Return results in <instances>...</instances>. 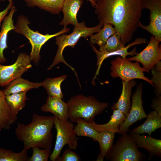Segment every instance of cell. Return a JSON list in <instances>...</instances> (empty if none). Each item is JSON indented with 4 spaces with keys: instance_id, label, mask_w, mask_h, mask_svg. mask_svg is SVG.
Returning a JSON list of instances; mask_svg holds the SVG:
<instances>
[{
    "instance_id": "6da1fadb",
    "label": "cell",
    "mask_w": 161,
    "mask_h": 161,
    "mask_svg": "<svg viewBox=\"0 0 161 161\" xmlns=\"http://www.w3.org/2000/svg\"><path fill=\"white\" fill-rule=\"evenodd\" d=\"M143 0H96L95 12L99 23L110 24L125 44L132 39L141 18Z\"/></svg>"
},
{
    "instance_id": "7a4b0ae2",
    "label": "cell",
    "mask_w": 161,
    "mask_h": 161,
    "mask_svg": "<svg viewBox=\"0 0 161 161\" xmlns=\"http://www.w3.org/2000/svg\"><path fill=\"white\" fill-rule=\"evenodd\" d=\"M55 117L33 114L31 122L24 125L19 122L15 130L17 139L23 142L24 148L28 150L36 147L51 150Z\"/></svg>"
},
{
    "instance_id": "3957f363",
    "label": "cell",
    "mask_w": 161,
    "mask_h": 161,
    "mask_svg": "<svg viewBox=\"0 0 161 161\" xmlns=\"http://www.w3.org/2000/svg\"><path fill=\"white\" fill-rule=\"evenodd\" d=\"M69 121L76 123L78 118H82L91 123L96 116L101 114L109 106L108 103L99 102L92 96H86L78 95L71 97L67 103Z\"/></svg>"
},
{
    "instance_id": "277c9868",
    "label": "cell",
    "mask_w": 161,
    "mask_h": 161,
    "mask_svg": "<svg viewBox=\"0 0 161 161\" xmlns=\"http://www.w3.org/2000/svg\"><path fill=\"white\" fill-rule=\"evenodd\" d=\"M30 24L27 16L19 15L17 17L14 30L16 32L23 35L29 40L32 46L30 59L34 64L37 66L41 58L40 50L43 45L50 39L68 32L69 29L64 27L61 30L55 34L43 35L30 29L28 26Z\"/></svg>"
},
{
    "instance_id": "5b68a950",
    "label": "cell",
    "mask_w": 161,
    "mask_h": 161,
    "mask_svg": "<svg viewBox=\"0 0 161 161\" xmlns=\"http://www.w3.org/2000/svg\"><path fill=\"white\" fill-rule=\"evenodd\" d=\"M100 24L93 27H87L84 21L78 23L75 26L72 32L69 35L62 34L56 36L55 44L58 46L56 55L51 65L47 70L52 69L55 66L61 62L65 64L70 68L77 76L73 67L69 65L64 60L63 52L64 48L67 46L74 48L80 39L82 37L87 38L93 33L98 32L103 27Z\"/></svg>"
},
{
    "instance_id": "8992f818",
    "label": "cell",
    "mask_w": 161,
    "mask_h": 161,
    "mask_svg": "<svg viewBox=\"0 0 161 161\" xmlns=\"http://www.w3.org/2000/svg\"><path fill=\"white\" fill-rule=\"evenodd\" d=\"M105 157L111 161H141L145 156L138 149L132 136L126 133L113 145Z\"/></svg>"
},
{
    "instance_id": "52a82bcc",
    "label": "cell",
    "mask_w": 161,
    "mask_h": 161,
    "mask_svg": "<svg viewBox=\"0 0 161 161\" xmlns=\"http://www.w3.org/2000/svg\"><path fill=\"white\" fill-rule=\"evenodd\" d=\"M54 116V125L57 134L55 147L49 156L51 161L56 160L66 145H68L70 148L73 150L77 148L78 145V138L75 133L72 123L69 120H61Z\"/></svg>"
},
{
    "instance_id": "ba28073f",
    "label": "cell",
    "mask_w": 161,
    "mask_h": 161,
    "mask_svg": "<svg viewBox=\"0 0 161 161\" xmlns=\"http://www.w3.org/2000/svg\"><path fill=\"white\" fill-rule=\"evenodd\" d=\"M110 75L113 78H120L122 81H129L135 79L143 80L153 86L151 79L146 77L144 72H146L140 66V62L133 63L126 57L123 58L118 56L111 62Z\"/></svg>"
},
{
    "instance_id": "9c48e42d",
    "label": "cell",
    "mask_w": 161,
    "mask_h": 161,
    "mask_svg": "<svg viewBox=\"0 0 161 161\" xmlns=\"http://www.w3.org/2000/svg\"><path fill=\"white\" fill-rule=\"evenodd\" d=\"M31 61L29 56L22 52L12 64L6 66L0 64V86H6L13 80L21 77L32 68Z\"/></svg>"
},
{
    "instance_id": "30bf717a",
    "label": "cell",
    "mask_w": 161,
    "mask_h": 161,
    "mask_svg": "<svg viewBox=\"0 0 161 161\" xmlns=\"http://www.w3.org/2000/svg\"><path fill=\"white\" fill-rule=\"evenodd\" d=\"M143 88V85L141 82L137 86L136 91L132 96L129 112L120 126L119 134H123L127 133L129 127L132 124L147 117L142 100Z\"/></svg>"
},
{
    "instance_id": "8fae6325",
    "label": "cell",
    "mask_w": 161,
    "mask_h": 161,
    "mask_svg": "<svg viewBox=\"0 0 161 161\" xmlns=\"http://www.w3.org/2000/svg\"><path fill=\"white\" fill-rule=\"evenodd\" d=\"M160 42L152 36L146 47L141 52L128 59L141 63L143 66L142 67L146 72H149L156 64L161 61V45Z\"/></svg>"
},
{
    "instance_id": "7c38bea8",
    "label": "cell",
    "mask_w": 161,
    "mask_h": 161,
    "mask_svg": "<svg viewBox=\"0 0 161 161\" xmlns=\"http://www.w3.org/2000/svg\"><path fill=\"white\" fill-rule=\"evenodd\" d=\"M143 9L150 11L149 24L143 25L139 22L138 27H140L151 33L159 41H161V0H143Z\"/></svg>"
},
{
    "instance_id": "4fadbf2b",
    "label": "cell",
    "mask_w": 161,
    "mask_h": 161,
    "mask_svg": "<svg viewBox=\"0 0 161 161\" xmlns=\"http://www.w3.org/2000/svg\"><path fill=\"white\" fill-rule=\"evenodd\" d=\"M148 42V41L146 39L137 37L134 42L129 44L127 46L119 50L109 52L99 51L93 45L90 44L93 50L97 55V66L98 68L96 71V75L98 73L102 64L106 58L114 55H118L123 58H124L129 55L132 56L136 55L138 53L136 51L137 49L136 47H134L130 52H128V49L132 46L139 44H146Z\"/></svg>"
},
{
    "instance_id": "5bb4252c",
    "label": "cell",
    "mask_w": 161,
    "mask_h": 161,
    "mask_svg": "<svg viewBox=\"0 0 161 161\" xmlns=\"http://www.w3.org/2000/svg\"><path fill=\"white\" fill-rule=\"evenodd\" d=\"M41 110L52 113L61 120H69L68 104L62 98L48 96Z\"/></svg>"
},
{
    "instance_id": "9a60e30c",
    "label": "cell",
    "mask_w": 161,
    "mask_h": 161,
    "mask_svg": "<svg viewBox=\"0 0 161 161\" xmlns=\"http://www.w3.org/2000/svg\"><path fill=\"white\" fill-rule=\"evenodd\" d=\"M83 2V0H64L62 10L63 18L59 25L64 27L69 24L76 25L78 23L77 14Z\"/></svg>"
},
{
    "instance_id": "2e32d148",
    "label": "cell",
    "mask_w": 161,
    "mask_h": 161,
    "mask_svg": "<svg viewBox=\"0 0 161 161\" xmlns=\"http://www.w3.org/2000/svg\"><path fill=\"white\" fill-rule=\"evenodd\" d=\"M122 90L118 100L111 107L113 110L117 109L126 116L128 115L131 106V97L132 88L137 83L134 79L129 81H122Z\"/></svg>"
},
{
    "instance_id": "e0dca14e",
    "label": "cell",
    "mask_w": 161,
    "mask_h": 161,
    "mask_svg": "<svg viewBox=\"0 0 161 161\" xmlns=\"http://www.w3.org/2000/svg\"><path fill=\"white\" fill-rule=\"evenodd\" d=\"M138 148L145 149L152 156L161 157V140L151 136L130 133Z\"/></svg>"
},
{
    "instance_id": "ac0fdd59",
    "label": "cell",
    "mask_w": 161,
    "mask_h": 161,
    "mask_svg": "<svg viewBox=\"0 0 161 161\" xmlns=\"http://www.w3.org/2000/svg\"><path fill=\"white\" fill-rule=\"evenodd\" d=\"M16 10V7L13 6L8 15L3 20L0 32V64H3L6 62V59L4 55V50L8 48L7 44V35L9 32L15 29L13 17Z\"/></svg>"
},
{
    "instance_id": "d6986e66",
    "label": "cell",
    "mask_w": 161,
    "mask_h": 161,
    "mask_svg": "<svg viewBox=\"0 0 161 161\" xmlns=\"http://www.w3.org/2000/svg\"><path fill=\"white\" fill-rule=\"evenodd\" d=\"M113 111V114L108 123L102 124H96L95 122L90 123L93 128L99 132L109 131L119 133L120 126L125 120L126 116L118 109Z\"/></svg>"
},
{
    "instance_id": "ffe728a7",
    "label": "cell",
    "mask_w": 161,
    "mask_h": 161,
    "mask_svg": "<svg viewBox=\"0 0 161 161\" xmlns=\"http://www.w3.org/2000/svg\"><path fill=\"white\" fill-rule=\"evenodd\" d=\"M17 119V115L12 112L6 102L5 95L0 89V131L9 129Z\"/></svg>"
},
{
    "instance_id": "44dd1931",
    "label": "cell",
    "mask_w": 161,
    "mask_h": 161,
    "mask_svg": "<svg viewBox=\"0 0 161 161\" xmlns=\"http://www.w3.org/2000/svg\"><path fill=\"white\" fill-rule=\"evenodd\" d=\"M42 86L41 82H33L20 77L12 81L2 91L5 95L20 92H27L32 89Z\"/></svg>"
},
{
    "instance_id": "7402d4cb",
    "label": "cell",
    "mask_w": 161,
    "mask_h": 161,
    "mask_svg": "<svg viewBox=\"0 0 161 161\" xmlns=\"http://www.w3.org/2000/svg\"><path fill=\"white\" fill-rule=\"evenodd\" d=\"M146 117L143 123L131 130L130 133L140 134L147 133L151 136L152 133L161 127V117L156 111H151Z\"/></svg>"
},
{
    "instance_id": "603a6c76",
    "label": "cell",
    "mask_w": 161,
    "mask_h": 161,
    "mask_svg": "<svg viewBox=\"0 0 161 161\" xmlns=\"http://www.w3.org/2000/svg\"><path fill=\"white\" fill-rule=\"evenodd\" d=\"M28 7L36 6L52 14H57L62 11L64 0H24Z\"/></svg>"
},
{
    "instance_id": "cb8c5ba5",
    "label": "cell",
    "mask_w": 161,
    "mask_h": 161,
    "mask_svg": "<svg viewBox=\"0 0 161 161\" xmlns=\"http://www.w3.org/2000/svg\"><path fill=\"white\" fill-rule=\"evenodd\" d=\"M115 133L109 131L99 132L97 141L99 144L100 152L96 161H103L106 154L113 145Z\"/></svg>"
},
{
    "instance_id": "d4e9b609",
    "label": "cell",
    "mask_w": 161,
    "mask_h": 161,
    "mask_svg": "<svg viewBox=\"0 0 161 161\" xmlns=\"http://www.w3.org/2000/svg\"><path fill=\"white\" fill-rule=\"evenodd\" d=\"M67 76L63 75L56 78H47L41 82L42 86L46 90L48 96L63 99L64 95L61 85Z\"/></svg>"
},
{
    "instance_id": "484cf974",
    "label": "cell",
    "mask_w": 161,
    "mask_h": 161,
    "mask_svg": "<svg viewBox=\"0 0 161 161\" xmlns=\"http://www.w3.org/2000/svg\"><path fill=\"white\" fill-rule=\"evenodd\" d=\"M117 32L116 29L112 25L105 24L96 34H92L90 36V44H97L99 47H100L104 45L108 39Z\"/></svg>"
},
{
    "instance_id": "4316f807",
    "label": "cell",
    "mask_w": 161,
    "mask_h": 161,
    "mask_svg": "<svg viewBox=\"0 0 161 161\" xmlns=\"http://www.w3.org/2000/svg\"><path fill=\"white\" fill-rule=\"evenodd\" d=\"M27 92H20L5 95L6 102L12 112L17 115L25 106Z\"/></svg>"
},
{
    "instance_id": "83f0119b",
    "label": "cell",
    "mask_w": 161,
    "mask_h": 161,
    "mask_svg": "<svg viewBox=\"0 0 161 161\" xmlns=\"http://www.w3.org/2000/svg\"><path fill=\"white\" fill-rule=\"evenodd\" d=\"M76 125L74 127L77 136L89 137L97 141L99 132L95 130L90 123L82 118H78L76 121Z\"/></svg>"
},
{
    "instance_id": "f1b7e54d",
    "label": "cell",
    "mask_w": 161,
    "mask_h": 161,
    "mask_svg": "<svg viewBox=\"0 0 161 161\" xmlns=\"http://www.w3.org/2000/svg\"><path fill=\"white\" fill-rule=\"evenodd\" d=\"M28 150L24 148L19 153L0 147V161H28Z\"/></svg>"
},
{
    "instance_id": "f546056e",
    "label": "cell",
    "mask_w": 161,
    "mask_h": 161,
    "mask_svg": "<svg viewBox=\"0 0 161 161\" xmlns=\"http://www.w3.org/2000/svg\"><path fill=\"white\" fill-rule=\"evenodd\" d=\"M125 47V45L121 41L120 34L117 32L108 39L104 45L99 47V50L109 52L119 50Z\"/></svg>"
},
{
    "instance_id": "4dcf8cb0",
    "label": "cell",
    "mask_w": 161,
    "mask_h": 161,
    "mask_svg": "<svg viewBox=\"0 0 161 161\" xmlns=\"http://www.w3.org/2000/svg\"><path fill=\"white\" fill-rule=\"evenodd\" d=\"M151 70L152 77L151 80L154 85V93L156 96L160 95L161 94V61L157 63Z\"/></svg>"
},
{
    "instance_id": "1f68e13d",
    "label": "cell",
    "mask_w": 161,
    "mask_h": 161,
    "mask_svg": "<svg viewBox=\"0 0 161 161\" xmlns=\"http://www.w3.org/2000/svg\"><path fill=\"white\" fill-rule=\"evenodd\" d=\"M32 153L28 161H47L51 153V150L41 149L36 147L32 148Z\"/></svg>"
},
{
    "instance_id": "d6a6232c",
    "label": "cell",
    "mask_w": 161,
    "mask_h": 161,
    "mask_svg": "<svg viewBox=\"0 0 161 161\" xmlns=\"http://www.w3.org/2000/svg\"><path fill=\"white\" fill-rule=\"evenodd\" d=\"M79 156L69 148H66L61 156L58 157L56 161H80Z\"/></svg>"
},
{
    "instance_id": "836d02e7",
    "label": "cell",
    "mask_w": 161,
    "mask_h": 161,
    "mask_svg": "<svg viewBox=\"0 0 161 161\" xmlns=\"http://www.w3.org/2000/svg\"><path fill=\"white\" fill-rule=\"evenodd\" d=\"M151 107L154 110L156 111L161 117V96H157L151 101Z\"/></svg>"
},
{
    "instance_id": "e575fe53",
    "label": "cell",
    "mask_w": 161,
    "mask_h": 161,
    "mask_svg": "<svg viewBox=\"0 0 161 161\" xmlns=\"http://www.w3.org/2000/svg\"><path fill=\"white\" fill-rule=\"evenodd\" d=\"M9 2L7 7L3 10L0 11V27L1 26V23L8 13L9 10L13 4V1H9Z\"/></svg>"
},
{
    "instance_id": "d590c367",
    "label": "cell",
    "mask_w": 161,
    "mask_h": 161,
    "mask_svg": "<svg viewBox=\"0 0 161 161\" xmlns=\"http://www.w3.org/2000/svg\"><path fill=\"white\" fill-rule=\"evenodd\" d=\"M87 1H89L92 6L94 8H95L96 5V0H87Z\"/></svg>"
},
{
    "instance_id": "8d00e7d4",
    "label": "cell",
    "mask_w": 161,
    "mask_h": 161,
    "mask_svg": "<svg viewBox=\"0 0 161 161\" xmlns=\"http://www.w3.org/2000/svg\"><path fill=\"white\" fill-rule=\"evenodd\" d=\"M5 0H0V1H4Z\"/></svg>"
},
{
    "instance_id": "74e56055",
    "label": "cell",
    "mask_w": 161,
    "mask_h": 161,
    "mask_svg": "<svg viewBox=\"0 0 161 161\" xmlns=\"http://www.w3.org/2000/svg\"><path fill=\"white\" fill-rule=\"evenodd\" d=\"M8 1H13V0H8Z\"/></svg>"
}]
</instances>
